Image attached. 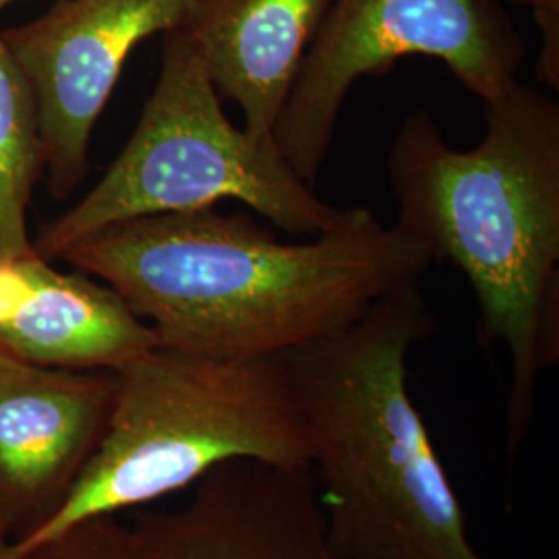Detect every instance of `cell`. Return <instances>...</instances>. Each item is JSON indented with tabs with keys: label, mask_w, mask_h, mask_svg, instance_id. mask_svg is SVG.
<instances>
[{
	"label": "cell",
	"mask_w": 559,
	"mask_h": 559,
	"mask_svg": "<svg viewBox=\"0 0 559 559\" xmlns=\"http://www.w3.org/2000/svg\"><path fill=\"white\" fill-rule=\"evenodd\" d=\"M59 260L110 286L164 348L203 359L280 357L419 284L427 247L369 207L302 242L214 207L108 226Z\"/></svg>",
	"instance_id": "obj_1"
},
{
	"label": "cell",
	"mask_w": 559,
	"mask_h": 559,
	"mask_svg": "<svg viewBox=\"0 0 559 559\" xmlns=\"http://www.w3.org/2000/svg\"><path fill=\"white\" fill-rule=\"evenodd\" d=\"M485 106V135L456 150L429 112H413L385 170L396 226L452 261L479 302V338L512 360L506 431L516 456L543 369L559 355V104L516 83Z\"/></svg>",
	"instance_id": "obj_2"
},
{
	"label": "cell",
	"mask_w": 559,
	"mask_h": 559,
	"mask_svg": "<svg viewBox=\"0 0 559 559\" xmlns=\"http://www.w3.org/2000/svg\"><path fill=\"white\" fill-rule=\"evenodd\" d=\"M431 328L411 284L338 332L280 355L340 559H489L408 390V355Z\"/></svg>",
	"instance_id": "obj_3"
},
{
	"label": "cell",
	"mask_w": 559,
	"mask_h": 559,
	"mask_svg": "<svg viewBox=\"0 0 559 559\" xmlns=\"http://www.w3.org/2000/svg\"><path fill=\"white\" fill-rule=\"evenodd\" d=\"M237 460L309 466L307 427L282 357L203 359L156 346L117 371L104 433L59 508L0 559L191 489Z\"/></svg>",
	"instance_id": "obj_4"
},
{
	"label": "cell",
	"mask_w": 559,
	"mask_h": 559,
	"mask_svg": "<svg viewBox=\"0 0 559 559\" xmlns=\"http://www.w3.org/2000/svg\"><path fill=\"white\" fill-rule=\"evenodd\" d=\"M224 200L239 201L297 237L323 235L355 210L321 200L274 138H258L228 119L193 44L173 29L162 36L160 75L131 140L90 193L32 242L44 260H59L108 226Z\"/></svg>",
	"instance_id": "obj_5"
},
{
	"label": "cell",
	"mask_w": 559,
	"mask_h": 559,
	"mask_svg": "<svg viewBox=\"0 0 559 559\" xmlns=\"http://www.w3.org/2000/svg\"><path fill=\"white\" fill-rule=\"evenodd\" d=\"M404 57L441 60L491 104L519 83L526 44L498 0H334L274 131L300 179H318L353 85Z\"/></svg>",
	"instance_id": "obj_6"
},
{
	"label": "cell",
	"mask_w": 559,
	"mask_h": 559,
	"mask_svg": "<svg viewBox=\"0 0 559 559\" xmlns=\"http://www.w3.org/2000/svg\"><path fill=\"white\" fill-rule=\"evenodd\" d=\"M191 0H59L38 20L2 29L38 104L41 180L69 198L90 170V143L141 41L179 29Z\"/></svg>",
	"instance_id": "obj_7"
},
{
	"label": "cell",
	"mask_w": 559,
	"mask_h": 559,
	"mask_svg": "<svg viewBox=\"0 0 559 559\" xmlns=\"http://www.w3.org/2000/svg\"><path fill=\"white\" fill-rule=\"evenodd\" d=\"M117 373L32 365L0 350V556L57 510L94 454Z\"/></svg>",
	"instance_id": "obj_8"
},
{
	"label": "cell",
	"mask_w": 559,
	"mask_h": 559,
	"mask_svg": "<svg viewBox=\"0 0 559 559\" xmlns=\"http://www.w3.org/2000/svg\"><path fill=\"white\" fill-rule=\"evenodd\" d=\"M131 526L147 559H340L309 466L237 460Z\"/></svg>",
	"instance_id": "obj_9"
},
{
	"label": "cell",
	"mask_w": 559,
	"mask_h": 559,
	"mask_svg": "<svg viewBox=\"0 0 559 559\" xmlns=\"http://www.w3.org/2000/svg\"><path fill=\"white\" fill-rule=\"evenodd\" d=\"M160 346L150 323L110 286L59 272L36 251L0 260V350L78 371H112Z\"/></svg>",
	"instance_id": "obj_10"
},
{
	"label": "cell",
	"mask_w": 559,
	"mask_h": 559,
	"mask_svg": "<svg viewBox=\"0 0 559 559\" xmlns=\"http://www.w3.org/2000/svg\"><path fill=\"white\" fill-rule=\"evenodd\" d=\"M334 0H191L179 29L193 44L221 100L242 110L245 129L274 138Z\"/></svg>",
	"instance_id": "obj_11"
},
{
	"label": "cell",
	"mask_w": 559,
	"mask_h": 559,
	"mask_svg": "<svg viewBox=\"0 0 559 559\" xmlns=\"http://www.w3.org/2000/svg\"><path fill=\"white\" fill-rule=\"evenodd\" d=\"M38 180V104L0 29V260L34 251L27 233V207Z\"/></svg>",
	"instance_id": "obj_12"
},
{
	"label": "cell",
	"mask_w": 559,
	"mask_h": 559,
	"mask_svg": "<svg viewBox=\"0 0 559 559\" xmlns=\"http://www.w3.org/2000/svg\"><path fill=\"white\" fill-rule=\"evenodd\" d=\"M17 559H147L131 524L102 516L75 524Z\"/></svg>",
	"instance_id": "obj_13"
},
{
	"label": "cell",
	"mask_w": 559,
	"mask_h": 559,
	"mask_svg": "<svg viewBox=\"0 0 559 559\" xmlns=\"http://www.w3.org/2000/svg\"><path fill=\"white\" fill-rule=\"evenodd\" d=\"M528 7L539 25L540 55L537 62V80L545 85L559 81V0H512Z\"/></svg>",
	"instance_id": "obj_14"
},
{
	"label": "cell",
	"mask_w": 559,
	"mask_h": 559,
	"mask_svg": "<svg viewBox=\"0 0 559 559\" xmlns=\"http://www.w3.org/2000/svg\"><path fill=\"white\" fill-rule=\"evenodd\" d=\"M11 2H15V0H0V13H2Z\"/></svg>",
	"instance_id": "obj_15"
}]
</instances>
